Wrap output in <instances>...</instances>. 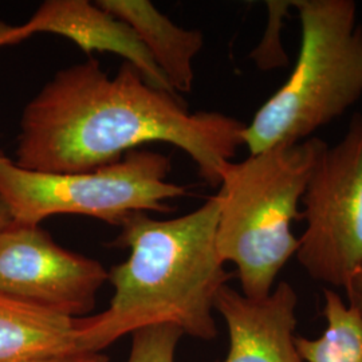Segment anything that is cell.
I'll return each mask as SVG.
<instances>
[{"mask_svg": "<svg viewBox=\"0 0 362 362\" xmlns=\"http://www.w3.org/2000/svg\"><path fill=\"white\" fill-rule=\"evenodd\" d=\"M245 128L219 112L191 113L177 94L151 86L128 62L110 78L89 58L57 71L26 105L15 164L79 173L118 163L145 144L167 143L219 188L223 169L243 145Z\"/></svg>", "mask_w": 362, "mask_h": 362, "instance_id": "6da1fadb", "label": "cell"}, {"mask_svg": "<svg viewBox=\"0 0 362 362\" xmlns=\"http://www.w3.org/2000/svg\"><path fill=\"white\" fill-rule=\"evenodd\" d=\"M219 214L215 194L176 219L128 216L115 245L128 247L129 257L107 272L115 290L107 309L74 320L77 349L103 351L121 337L158 325L215 339V300L231 278L216 246Z\"/></svg>", "mask_w": 362, "mask_h": 362, "instance_id": "7a4b0ae2", "label": "cell"}, {"mask_svg": "<svg viewBox=\"0 0 362 362\" xmlns=\"http://www.w3.org/2000/svg\"><path fill=\"white\" fill-rule=\"evenodd\" d=\"M327 146L313 136L223 169L216 246L221 260L235 264L243 296H270L279 272L296 257L293 223L303 220L299 204Z\"/></svg>", "mask_w": 362, "mask_h": 362, "instance_id": "3957f363", "label": "cell"}, {"mask_svg": "<svg viewBox=\"0 0 362 362\" xmlns=\"http://www.w3.org/2000/svg\"><path fill=\"white\" fill-rule=\"evenodd\" d=\"M300 22L296 66L243 132L257 155L300 143L362 97V26L353 0H293Z\"/></svg>", "mask_w": 362, "mask_h": 362, "instance_id": "277c9868", "label": "cell"}, {"mask_svg": "<svg viewBox=\"0 0 362 362\" xmlns=\"http://www.w3.org/2000/svg\"><path fill=\"white\" fill-rule=\"evenodd\" d=\"M169 156L132 151L118 163L79 173L21 168L0 152V197L13 221L40 224L54 215H83L119 226L134 212H170L187 187L167 181Z\"/></svg>", "mask_w": 362, "mask_h": 362, "instance_id": "5b68a950", "label": "cell"}, {"mask_svg": "<svg viewBox=\"0 0 362 362\" xmlns=\"http://www.w3.org/2000/svg\"><path fill=\"white\" fill-rule=\"evenodd\" d=\"M306 228L299 264L314 281L345 290L362 270V115L327 146L302 197Z\"/></svg>", "mask_w": 362, "mask_h": 362, "instance_id": "8992f818", "label": "cell"}, {"mask_svg": "<svg viewBox=\"0 0 362 362\" xmlns=\"http://www.w3.org/2000/svg\"><path fill=\"white\" fill-rule=\"evenodd\" d=\"M109 272L95 259L55 243L38 224L0 230V294L67 318H83Z\"/></svg>", "mask_w": 362, "mask_h": 362, "instance_id": "52a82bcc", "label": "cell"}, {"mask_svg": "<svg viewBox=\"0 0 362 362\" xmlns=\"http://www.w3.org/2000/svg\"><path fill=\"white\" fill-rule=\"evenodd\" d=\"M298 302L297 291L285 281L262 299L224 286L215 311L226 322L230 345L218 362H303L296 342Z\"/></svg>", "mask_w": 362, "mask_h": 362, "instance_id": "ba28073f", "label": "cell"}, {"mask_svg": "<svg viewBox=\"0 0 362 362\" xmlns=\"http://www.w3.org/2000/svg\"><path fill=\"white\" fill-rule=\"evenodd\" d=\"M28 37L49 33L74 42L85 52L119 55L156 89L176 94L129 25L88 0H47L23 25ZM179 95V94H177Z\"/></svg>", "mask_w": 362, "mask_h": 362, "instance_id": "9c48e42d", "label": "cell"}, {"mask_svg": "<svg viewBox=\"0 0 362 362\" xmlns=\"http://www.w3.org/2000/svg\"><path fill=\"white\" fill-rule=\"evenodd\" d=\"M97 6L125 22L137 34L176 94L194 86V59L204 37L199 30L175 25L148 0H98Z\"/></svg>", "mask_w": 362, "mask_h": 362, "instance_id": "30bf717a", "label": "cell"}, {"mask_svg": "<svg viewBox=\"0 0 362 362\" xmlns=\"http://www.w3.org/2000/svg\"><path fill=\"white\" fill-rule=\"evenodd\" d=\"M79 351L74 320L0 294V362L31 361Z\"/></svg>", "mask_w": 362, "mask_h": 362, "instance_id": "8fae6325", "label": "cell"}, {"mask_svg": "<svg viewBox=\"0 0 362 362\" xmlns=\"http://www.w3.org/2000/svg\"><path fill=\"white\" fill-rule=\"evenodd\" d=\"M324 332L318 337L297 336L303 362H362V314L336 290H324Z\"/></svg>", "mask_w": 362, "mask_h": 362, "instance_id": "7c38bea8", "label": "cell"}, {"mask_svg": "<svg viewBox=\"0 0 362 362\" xmlns=\"http://www.w3.org/2000/svg\"><path fill=\"white\" fill-rule=\"evenodd\" d=\"M267 25L264 34L260 39L258 46L250 52L251 61L262 71H272L276 69H284L288 64V55L286 54L281 31L284 21L294 8L293 0H267Z\"/></svg>", "mask_w": 362, "mask_h": 362, "instance_id": "4fadbf2b", "label": "cell"}, {"mask_svg": "<svg viewBox=\"0 0 362 362\" xmlns=\"http://www.w3.org/2000/svg\"><path fill=\"white\" fill-rule=\"evenodd\" d=\"M182 336L180 329L170 325L140 329L132 333L128 362H175Z\"/></svg>", "mask_w": 362, "mask_h": 362, "instance_id": "5bb4252c", "label": "cell"}, {"mask_svg": "<svg viewBox=\"0 0 362 362\" xmlns=\"http://www.w3.org/2000/svg\"><path fill=\"white\" fill-rule=\"evenodd\" d=\"M21 362H109V357L103 351H74L65 356H58L43 360H31Z\"/></svg>", "mask_w": 362, "mask_h": 362, "instance_id": "9a60e30c", "label": "cell"}, {"mask_svg": "<svg viewBox=\"0 0 362 362\" xmlns=\"http://www.w3.org/2000/svg\"><path fill=\"white\" fill-rule=\"evenodd\" d=\"M28 38L30 37H28L23 25L13 26V25L0 22V47L16 45V43H21Z\"/></svg>", "mask_w": 362, "mask_h": 362, "instance_id": "2e32d148", "label": "cell"}, {"mask_svg": "<svg viewBox=\"0 0 362 362\" xmlns=\"http://www.w3.org/2000/svg\"><path fill=\"white\" fill-rule=\"evenodd\" d=\"M344 291L348 296L349 305L358 309L362 314V270L351 278L349 285L346 286Z\"/></svg>", "mask_w": 362, "mask_h": 362, "instance_id": "e0dca14e", "label": "cell"}, {"mask_svg": "<svg viewBox=\"0 0 362 362\" xmlns=\"http://www.w3.org/2000/svg\"><path fill=\"white\" fill-rule=\"evenodd\" d=\"M11 221H13L11 214H10L8 208L4 204V202L0 197V230L4 228L6 226H8Z\"/></svg>", "mask_w": 362, "mask_h": 362, "instance_id": "ac0fdd59", "label": "cell"}]
</instances>
